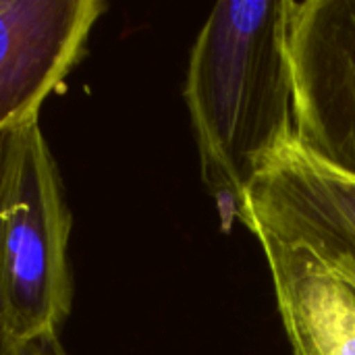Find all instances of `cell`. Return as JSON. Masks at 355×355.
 I'll return each instance as SVG.
<instances>
[{
    "mask_svg": "<svg viewBox=\"0 0 355 355\" xmlns=\"http://www.w3.org/2000/svg\"><path fill=\"white\" fill-rule=\"evenodd\" d=\"M17 355H69L64 352L60 337H42L33 341L19 343Z\"/></svg>",
    "mask_w": 355,
    "mask_h": 355,
    "instance_id": "6",
    "label": "cell"
},
{
    "mask_svg": "<svg viewBox=\"0 0 355 355\" xmlns=\"http://www.w3.org/2000/svg\"><path fill=\"white\" fill-rule=\"evenodd\" d=\"M285 23V0L218 2L189 52L183 98L225 231L266 158L297 139Z\"/></svg>",
    "mask_w": 355,
    "mask_h": 355,
    "instance_id": "1",
    "label": "cell"
},
{
    "mask_svg": "<svg viewBox=\"0 0 355 355\" xmlns=\"http://www.w3.org/2000/svg\"><path fill=\"white\" fill-rule=\"evenodd\" d=\"M241 225L308 254L355 287V175L316 158L297 139L270 154L252 179Z\"/></svg>",
    "mask_w": 355,
    "mask_h": 355,
    "instance_id": "3",
    "label": "cell"
},
{
    "mask_svg": "<svg viewBox=\"0 0 355 355\" xmlns=\"http://www.w3.org/2000/svg\"><path fill=\"white\" fill-rule=\"evenodd\" d=\"M104 10L102 0H0V135L37 119Z\"/></svg>",
    "mask_w": 355,
    "mask_h": 355,
    "instance_id": "4",
    "label": "cell"
},
{
    "mask_svg": "<svg viewBox=\"0 0 355 355\" xmlns=\"http://www.w3.org/2000/svg\"><path fill=\"white\" fill-rule=\"evenodd\" d=\"M73 216L35 121L0 139V322L17 343L58 337L73 310Z\"/></svg>",
    "mask_w": 355,
    "mask_h": 355,
    "instance_id": "2",
    "label": "cell"
},
{
    "mask_svg": "<svg viewBox=\"0 0 355 355\" xmlns=\"http://www.w3.org/2000/svg\"><path fill=\"white\" fill-rule=\"evenodd\" d=\"M266 258L279 318L293 355H355V287L316 260L264 233H252Z\"/></svg>",
    "mask_w": 355,
    "mask_h": 355,
    "instance_id": "5",
    "label": "cell"
},
{
    "mask_svg": "<svg viewBox=\"0 0 355 355\" xmlns=\"http://www.w3.org/2000/svg\"><path fill=\"white\" fill-rule=\"evenodd\" d=\"M0 139H2V135H0ZM17 347H19V343L8 335V331L0 322V355H17Z\"/></svg>",
    "mask_w": 355,
    "mask_h": 355,
    "instance_id": "7",
    "label": "cell"
}]
</instances>
